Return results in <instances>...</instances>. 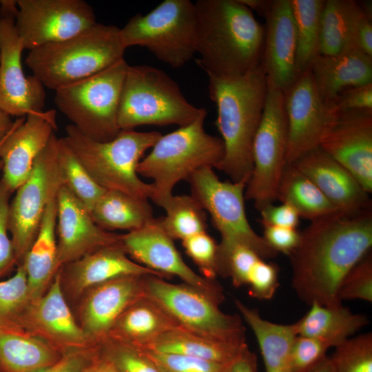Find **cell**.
I'll return each mask as SVG.
<instances>
[{"label":"cell","mask_w":372,"mask_h":372,"mask_svg":"<svg viewBox=\"0 0 372 372\" xmlns=\"http://www.w3.org/2000/svg\"><path fill=\"white\" fill-rule=\"evenodd\" d=\"M371 205L354 211H337L311 221L289 254L291 287L307 305L342 304L339 286L372 247Z\"/></svg>","instance_id":"6da1fadb"},{"label":"cell","mask_w":372,"mask_h":372,"mask_svg":"<svg viewBox=\"0 0 372 372\" xmlns=\"http://www.w3.org/2000/svg\"><path fill=\"white\" fill-rule=\"evenodd\" d=\"M197 65L220 78L245 75L261 64L265 27L240 0L194 3Z\"/></svg>","instance_id":"7a4b0ae2"},{"label":"cell","mask_w":372,"mask_h":372,"mask_svg":"<svg viewBox=\"0 0 372 372\" xmlns=\"http://www.w3.org/2000/svg\"><path fill=\"white\" fill-rule=\"evenodd\" d=\"M209 97L217 107L216 125L224 155L216 169L232 182L248 183L252 169V145L262 114L267 77L262 64L242 76H208Z\"/></svg>","instance_id":"3957f363"},{"label":"cell","mask_w":372,"mask_h":372,"mask_svg":"<svg viewBox=\"0 0 372 372\" xmlns=\"http://www.w3.org/2000/svg\"><path fill=\"white\" fill-rule=\"evenodd\" d=\"M119 31L114 25L96 23L69 39L30 50L25 63L43 86L56 91L123 59Z\"/></svg>","instance_id":"277c9868"},{"label":"cell","mask_w":372,"mask_h":372,"mask_svg":"<svg viewBox=\"0 0 372 372\" xmlns=\"http://www.w3.org/2000/svg\"><path fill=\"white\" fill-rule=\"evenodd\" d=\"M65 134L63 140L100 187L137 198L151 199L153 185L141 179L137 166L145 152L161 137L160 132L121 130L114 139L99 142L70 124Z\"/></svg>","instance_id":"5b68a950"},{"label":"cell","mask_w":372,"mask_h":372,"mask_svg":"<svg viewBox=\"0 0 372 372\" xmlns=\"http://www.w3.org/2000/svg\"><path fill=\"white\" fill-rule=\"evenodd\" d=\"M207 111L191 123L161 135L139 162L138 175L153 180L151 200L156 203L172 196L176 184L204 167L216 168L224 155L221 138L206 132Z\"/></svg>","instance_id":"8992f818"},{"label":"cell","mask_w":372,"mask_h":372,"mask_svg":"<svg viewBox=\"0 0 372 372\" xmlns=\"http://www.w3.org/2000/svg\"><path fill=\"white\" fill-rule=\"evenodd\" d=\"M205 111L189 103L178 85L163 70L147 65H128L118 102L121 130L142 125L182 127Z\"/></svg>","instance_id":"52a82bcc"},{"label":"cell","mask_w":372,"mask_h":372,"mask_svg":"<svg viewBox=\"0 0 372 372\" xmlns=\"http://www.w3.org/2000/svg\"><path fill=\"white\" fill-rule=\"evenodd\" d=\"M123 45L146 48L173 68L196 53L197 25L194 3L165 0L145 14H137L120 28Z\"/></svg>","instance_id":"ba28073f"},{"label":"cell","mask_w":372,"mask_h":372,"mask_svg":"<svg viewBox=\"0 0 372 372\" xmlns=\"http://www.w3.org/2000/svg\"><path fill=\"white\" fill-rule=\"evenodd\" d=\"M128 65L123 58L99 73L55 91L57 107L87 138L109 141L121 131L118 108Z\"/></svg>","instance_id":"9c48e42d"},{"label":"cell","mask_w":372,"mask_h":372,"mask_svg":"<svg viewBox=\"0 0 372 372\" xmlns=\"http://www.w3.org/2000/svg\"><path fill=\"white\" fill-rule=\"evenodd\" d=\"M144 294L155 301L178 327L207 338L234 342H245V328L238 315L221 311L224 295H216L186 283L143 277Z\"/></svg>","instance_id":"30bf717a"},{"label":"cell","mask_w":372,"mask_h":372,"mask_svg":"<svg viewBox=\"0 0 372 372\" xmlns=\"http://www.w3.org/2000/svg\"><path fill=\"white\" fill-rule=\"evenodd\" d=\"M267 81L265 103L252 145L253 169L245 190V198L252 200L258 210L277 199L287 165L288 129L284 91Z\"/></svg>","instance_id":"8fae6325"},{"label":"cell","mask_w":372,"mask_h":372,"mask_svg":"<svg viewBox=\"0 0 372 372\" xmlns=\"http://www.w3.org/2000/svg\"><path fill=\"white\" fill-rule=\"evenodd\" d=\"M58 140L54 134L10 203L8 230L18 265L22 264L37 235L48 203L65 185L58 159Z\"/></svg>","instance_id":"7c38bea8"},{"label":"cell","mask_w":372,"mask_h":372,"mask_svg":"<svg viewBox=\"0 0 372 372\" xmlns=\"http://www.w3.org/2000/svg\"><path fill=\"white\" fill-rule=\"evenodd\" d=\"M212 167L195 172L187 179L191 195L209 213L221 236L220 242L240 244L256 251L265 260L277 253L251 227L245 211V181H223Z\"/></svg>","instance_id":"4fadbf2b"},{"label":"cell","mask_w":372,"mask_h":372,"mask_svg":"<svg viewBox=\"0 0 372 372\" xmlns=\"http://www.w3.org/2000/svg\"><path fill=\"white\" fill-rule=\"evenodd\" d=\"M17 10V1H0V111L23 117L43 112L45 94L42 83L23 71L24 48L15 25Z\"/></svg>","instance_id":"5bb4252c"},{"label":"cell","mask_w":372,"mask_h":372,"mask_svg":"<svg viewBox=\"0 0 372 372\" xmlns=\"http://www.w3.org/2000/svg\"><path fill=\"white\" fill-rule=\"evenodd\" d=\"M16 29L24 50L69 39L97 22L83 0H17Z\"/></svg>","instance_id":"9a60e30c"},{"label":"cell","mask_w":372,"mask_h":372,"mask_svg":"<svg viewBox=\"0 0 372 372\" xmlns=\"http://www.w3.org/2000/svg\"><path fill=\"white\" fill-rule=\"evenodd\" d=\"M284 94L288 129L286 163L290 165L319 147L338 111L334 103L321 98L309 70L300 74Z\"/></svg>","instance_id":"2e32d148"},{"label":"cell","mask_w":372,"mask_h":372,"mask_svg":"<svg viewBox=\"0 0 372 372\" xmlns=\"http://www.w3.org/2000/svg\"><path fill=\"white\" fill-rule=\"evenodd\" d=\"M121 246L136 262L164 275L176 276L184 283L206 292L223 295L214 280L198 275L183 260L174 240L165 231L159 218H154L141 228L120 236Z\"/></svg>","instance_id":"e0dca14e"},{"label":"cell","mask_w":372,"mask_h":372,"mask_svg":"<svg viewBox=\"0 0 372 372\" xmlns=\"http://www.w3.org/2000/svg\"><path fill=\"white\" fill-rule=\"evenodd\" d=\"M319 147L372 192V111L338 112Z\"/></svg>","instance_id":"ac0fdd59"},{"label":"cell","mask_w":372,"mask_h":372,"mask_svg":"<svg viewBox=\"0 0 372 372\" xmlns=\"http://www.w3.org/2000/svg\"><path fill=\"white\" fill-rule=\"evenodd\" d=\"M57 268L101 248L121 245V235L103 229L90 211L63 185L57 194Z\"/></svg>","instance_id":"d6986e66"},{"label":"cell","mask_w":372,"mask_h":372,"mask_svg":"<svg viewBox=\"0 0 372 372\" xmlns=\"http://www.w3.org/2000/svg\"><path fill=\"white\" fill-rule=\"evenodd\" d=\"M56 128L54 110L14 120L0 147L1 180L12 193L29 177L37 158Z\"/></svg>","instance_id":"ffe728a7"},{"label":"cell","mask_w":372,"mask_h":372,"mask_svg":"<svg viewBox=\"0 0 372 372\" xmlns=\"http://www.w3.org/2000/svg\"><path fill=\"white\" fill-rule=\"evenodd\" d=\"M261 64L267 79L286 90L297 79L296 33L290 0H270L264 15Z\"/></svg>","instance_id":"44dd1931"},{"label":"cell","mask_w":372,"mask_h":372,"mask_svg":"<svg viewBox=\"0 0 372 372\" xmlns=\"http://www.w3.org/2000/svg\"><path fill=\"white\" fill-rule=\"evenodd\" d=\"M339 211H354L371 205L368 194L356 178L320 147L293 163Z\"/></svg>","instance_id":"7402d4cb"},{"label":"cell","mask_w":372,"mask_h":372,"mask_svg":"<svg viewBox=\"0 0 372 372\" xmlns=\"http://www.w3.org/2000/svg\"><path fill=\"white\" fill-rule=\"evenodd\" d=\"M278 267L240 244H218L217 274L229 278L236 287L245 286L260 300L271 299L278 287Z\"/></svg>","instance_id":"603a6c76"},{"label":"cell","mask_w":372,"mask_h":372,"mask_svg":"<svg viewBox=\"0 0 372 372\" xmlns=\"http://www.w3.org/2000/svg\"><path fill=\"white\" fill-rule=\"evenodd\" d=\"M143 276L121 277L94 287L83 310L87 335L96 338L108 336L123 312L144 295Z\"/></svg>","instance_id":"cb8c5ba5"},{"label":"cell","mask_w":372,"mask_h":372,"mask_svg":"<svg viewBox=\"0 0 372 372\" xmlns=\"http://www.w3.org/2000/svg\"><path fill=\"white\" fill-rule=\"evenodd\" d=\"M309 70L320 96L328 103L348 88L372 83V57L356 48L319 55Z\"/></svg>","instance_id":"d4e9b609"},{"label":"cell","mask_w":372,"mask_h":372,"mask_svg":"<svg viewBox=\"0 0 372 372\" xmlns=\"http://www.w3.org/2000/svg\"><path fill=\"white\" fill-rule=\"evenodd\" d=\"M65 265L79 291L125 276L154 275L167 279L164 275L131 260L121 245L101 248Z\"/></svg>","instance_id":"484cf974"},{"label":"cell","mask_w":372,"mask_h":372,"mask_svg":"<svg viewBox=\"0 0 372 372\" xmlns=\"http://www.w3.org/2000/svg\"><path fill=\"white\" fill-rule=\"evenodd\" d=\"M176 327L166 311L144 294L123 312L109 334H113L117 342L143 348Z\"/></svg>","instance_id":"4316f807"},{"label":"cell","mask_w":372,"mask_h":372,"mask_svg":"<svg viewBox=\"0 0 372 372\" xmlns=\"http://www.w3.org/2000/svg\"><path fill=\"white\" fill-rule=\"evenodd\" d=\"M57 195L48 203L37 235L21 265L25 269L30 300H37L57 268Z\"/></svg>","instance_id":"83f0119b"},{"label":"cell","mask_w":372,"mask_h":372,"mask_svg":"<svg viewBox=\"0 0 372 372\" xmlns=\"http://www.w3.org/2000/svg\"><path fill=\"white\" fill-rule=\"evenodd\" d=\"M234 303L255 335L265 372H293L291 351L297 336L294 323L273 322L262 318L257 310L239 300L235 299Z\"/></svg>","instance_id":"f1b7e54d"},{"label":"cell","mask_w":372,"mask_h":372,"mask_svg":"<svg viewBox=\"0 0 372 372\" xmlns=\"http://www.w3.org/2000/svg\"><path fill=\"white\" fill-rule=\"evenodd\" d=\"M368 323L366 316L353 313L342 304L327 307L313 303L294 324L298 335L320 339L335 347Z\"/></svg>","instance_id":"f546056e"},{"label":"cell","mask_w":372,"mask_h":372,"mask_svg":"<svg viewBox=\"0 0 372 372\" xmlns=\"http://www.w3.org/2000/svg\"><path fill=\"white\" fill-rule=\"evenodd\" d=\"M248 347L245 342H234L202 336L176 327L141 349L180 354L227 365Z\"/></svg>","instance_id":"4dcf8cb0"},{"label":"cell","mask_w":372,"mask_h":372,"mask_svg":"<svg viewBox=\"0 0 372 372\" xmlns=\"http://www.w3.org/2000/svg\"><path fill=\"white\" fill-rule=\"evenodd\" d=\"M94 221L106 231L137 230L154 218L148 200L105 190L90 211Z\"/></svg>","instance_id":"1f68e13d"},{"label":"cell","mask_w":372,"mask_h":372,"mask_svg":"<svg viewBox=\"0 0 372 372\" xmlns=\"http://www.w3.org/2000/svg\"><path fill=\"white\" fill-rule=\"evenodd\" d=\"M59 360L46 344L21 330L0 331V372H37Z\"/></svg>","instance_id":"d6a6232c"},{"label":"cell","mask_w":372,"mask_h":372,"mask_svg":"<svg viewBox=\"0 0 372 372\" xmlns=\"http://www.w3.org/2000/svg\"><path fill=\"white\" fill-rule=\"evenodd\" d=\"M61 272L59 269L47 293L37 300L34 317L46 333L62 342L80 345L85 333L78 326L63 297Z\"/></svg>","instance_id":"836d02e7"},{"label":"cell","mask_w":372,"mask_h":372,"mask_svg":"<svg viewBox=\"0 0 372 372\" xmlns=\"http://www.w3.org/2000/svg\"><path fill=\"white\" fill-rule=\"evenodd\" d=\"M277 199L291 205L300 217L311 221L339 211L293 164L285 167L278 187Z\"/></svg>","instance_id":"e575fe53"},{"label":"cell","mask_w":372,"mask_h":372,"mask_svg":"<svg viewBox=\"0 0 372 372\" xmlns=\"http://www.w3.org/2000/svg\"><path fill=\"white\" fill-rule=\"evenodd\" d=\"M361 12L358 1L325 0L321 14L320 55H337L355 48L352 35Z\"/></svg>","instance_id":"d590c367"},{"label":"cell","mask_w":372,"mask_h":372,"mask_svg":"<svg viewBox=\"0 0 372 372\" xmlns=\"http://www.w3.org/2000/svg\"><path fill=\"white\" fill-rule=\"evenodd\" d=\"M324 0H290L296 33L298 76L320 55L321 14Z\"/></svg>","instance_id":"8d00e7d4"},{"label":"cell","mask_w":372,"mask_h":372,"mask_svg":"<svg viewBox=\"0 0 372 372\" xmlns=\"http://www.w3.org/2000/svg\"><path fill=\"white\" fill-rule=\"evenodd\" d=\"M166 212L159 218L161 226L173 240H183L207 231V214L192 195H172L156 203Z\"/></svg>","instance_id":"74e56055"},{"label":"cell","mask_w":372,"mask_h":372,"mask_svg":"<svg viewBox=\"0 0 372 372\" xmlns=\"http://www.w3.org/2000/svg\"><path fill=\"white\" fill-rule=\"evenodd\" d=\"M30 300L26 273L20 264L12 277L0 281V331L21 330Z\"/></svg>","instance_id":"f35d334b"},{"label":"cell","mask_w":372,"mask_h":372,"mask_svg":"<svg viewBox=\"0 0 372 372\" xmlns=\"http://www.w3.org/2000/svg\"><path fill=\"white\" fill-rule=\"evenodd\" d=\"M58 159L65 185L90 211L105 190L93 180L63 138L58 140Z\"/></svg>","instance_id":"ab89813d"},{"label":"cell","mask_w":372,"mask_h":372,"mask_svg":"<svg viewBox=\"0 0 372 372\" xmlns=\"http://www.w3.org/2000/svg\"><path fill=\"white\" fill-rule=\"evenodd\" d=\"M329 357L337 372H372V333L346 339Z\"/></svg>","instance_id":"60d3db41"},{"label":"cell","mask_w":372,"mask_h":372,"mask_svg":"<svg viewBox=\"0 0 372 372\" xmlns=\"http://www.w3.org/2000/svg\"><path fill=\"white\" fill-rule=\"evenodd\" d=\"M339 300L372 302V256L369 252L344 277L338 291Z\"/></svg>","instance_id":"b9f144b4"},{"label":"cell","mask_w":372,"mask_h":372,"mask_svg":"<svg viewBox=\"0 0 372 372\" xmlns=\"http://www.w3.org/2000/svg\"><path fill=\"white\" fill-rule=\"evenodd\" d=\"M187 256L198 267L203 277L214 280L217 274L218 244L206 231L182 240Z\"/></svg>","instance_id":"7bdbcfd3"},{"label":"cell","mask_w":372,"mask_h":372,"mask_svg":"<svg viewBox=\"0 0 372 372\" xmlns=\"http://www.w3.org/2000/svg\"><path fill=\"white\" fill-rule=\"evenodd\" d=\"M139 349L161 372H225L227 366L180 354Z\"/></svg>","instance_id":"ee69618b"},{"label":"cell","mask_w":372,"mask_h":372,"mask_svg":"<svg viewBox=\"0 0 372 372\" xmlns=\"http://www.w3.org/2000/svg\"><path fill=\"white\" fill-rule=\"evenodd\" d=\"M331 347L327 341L297 335L291 351L293 372H311L325 360Z\"/></svg>","instance_id":"f6af8a7d"},{"label":"cell","mask_w":372,"mask_h":372,"mask_svg":"<svg viewBox=\"0 0 372 372\" xmlns=\"http://www.w3.org/2000/svg\"><path fill=\"white\" fill-rule=\"evenodd\" d=\"M106 357L119 372H161L139 348L116 342Z\"/></svg>","instance_id":"bcb514c9"},{"label":"cell","mask_w":372,"mask_h":372,"mask_svg":"<svg viewBox=\"0 0 372 372\" xmlns=\"http://www.w3.org/2000/svg\"><path fill=\"white\" fill-rule=\"evenodd\" d=\"M12 193L0 180V277L17 263L8 234L10 197Z\"/></svg>","instance_id":"7dc6e473"},{"label":"cell","mask_w":372,"mask_h":372,"mask_svg":"<svg viewBox=\"0 0 372 372\" xmlns=\"http://www.w3.org/2000/svg\"><path fill=\"white\" fill-rule=\"evenodd\" d=\"M338 112L372 111V83L348 88L333 101Z\"/></svg>","instance_id":"c3c4849f"},{"label":"cell","mask_w":372,"mask_h":372,"mask_svg":"<svg viewBox=\"0 0 372 372\" xmlns=\"http://www.w3.org/2000/svg\"><path fill=\"white\" fill-rule=\"evenodd\" d=\"M262 237L274 251L281 252L288 256L298 246L300 232L296 228L278 226H263Z\"/></svg>","instance_id":"681fc988"},{"label":"cell","mask_w":372,"mask_h":372,"mask_svg":"<svg viewBox=\"0 0 372 372\" xmlns=\"http://www.w3.org/2000/svg\"><path fill=\"white\" fill-rule=\"evenodd\" d=\"M260 223L262 226L271 225L296 228L299 224L300 216L290 205L282 203L279 205L269 204L260 210Z\"/></svg>","instance_id":"f907efd6"},{"label":"cell","mask_w":372,"mask_h":372,"mask_svg":"<svg viewBox=\"0 0 372 372\" xmlns=\"http://www.w3.org/2000/svg\"><path fill=\"white\" fill-rule=\"evenodd\" d=\"M352 42L355 48L372 57V18L362 10L354 25Z\"/></svg>","instance_id":"816d5d0a"},{"label":"cell","mask_w":372,"mask_h":372,"mask_svg":"<svg viewBox=\"0 0 372 372\" xmlns=\"http://www.w3.org/2000/svg\"><path fill=\"white\" fill-rule=\"evenodd\" d=\"M95 365L83 355L73 353L37 372H89Z\"/></svg>","instance_id":"f5cc1de1"},{"label":"cell","mask_w":372,"mask_h":372,"mask_svg":"<svg viewBox=\"0 0 372 372\" xmlns=\"http://www.w3.org/2000/svg\"><path fill=\"white\" fill-rule=\"evenodd\" d=\"M225 372H257V357L247 347L233 362L227 364Z\"/></svg>","instance_id":"db71d44e"},{"label":"cell","mask_w":372,"mask_h":372,"mask_svg":"<svg viewBox=\"0 0 372 372\" xmlns=\"http://www.w3.org/2000/svg\"><path fill=\"white\" fill-rule=\"evenodd\" d=\"M241 3L249 8L251 11L257 12L260 15L264 17L269 5V0H240Z\"/></svg>","instance_id":"11a10c76"},{"label":"cell","mask_w":372,"mask_h":372,"mask_svg":"<svg viewBox=\"0 0 372 372\" xmlns=\"http://www.w3.org/2000/svg\"><path fill=\"white\" fill-rule=\"evenodd\" d=\"M14 123L10 115L0 111V141L10 131Z\"/></svg>","instance_id":"9f6ffc18"},{"label":"cell","mask_w":372,"mask_h":372,"mask_svg":"<svg viewBox=\"0 0 372 372\" xmlns=\"http://www.w3.org/2000/svg\"><path fill=\"white\" fill-rule=\"evenodd\" d=\"M89 372H119L115 366L107 359L96 364Z\"/></svg>","instance_id":"6f0895ef"},{"label":"cell","mask_w":372,"mask_h":372,"mask_svg":"<svg viewBox=\"0 0 372 372\" xmlns=\"http://www.w3.org/2000/svg\"><path fill=\"white\" fill-rule=\"evenodd\" d=\"M311 372H337L335 369L330 357L328 355L325 360Z\"/></svg>","instance_id":"680465c9"},{"label":"cell","mask_w":372,"mask_h":372,"mask_svg":"<svg viewBox=\"0 0 372 372\" xmlns=\"http://www.w3.org/2000/svg\"><path fill=\"white\" fill-rule=\"evenodd\" d=\"M8 133H9V132H8ZM7 134L3 137V138L1 141H0V147H1V144L3 143V142L4 139H5V138L6 137Z\"/></svg>","instance_id":"91938a15"}]
</instances>
